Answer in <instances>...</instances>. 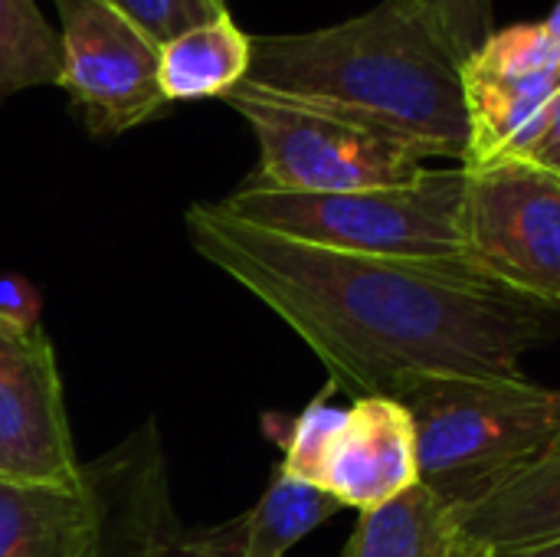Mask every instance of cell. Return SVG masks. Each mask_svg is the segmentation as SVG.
Here are the masks:
<instances>
[{"mask_svg": "<svg viewBox=\"0 0 560 557\" xmlns=\"http://www.w3.org/2000/svg\"><path fill=\"white\" fill-rule=\"evenodd\" d=\"M223 102L236 108L256 135L259 171L246 181L253 187L345 194L410 184L427 171L417 151L358 121L243 89H233Z\"/></svg>", "mask_w": 560, "mask_h": 557, "instance_id": "5", "label": "cell"}, {"mask_svg": "<svg viewBox=\"0 0 560 557\" xmlns=\"http://www.w3.org/2000/svg\"><path fill=\"white\" fill-rule=\"evenodd\" d=\"M394 401L413 420L420 486L456 512L528 469L560 433V387L528 378H417Z\"/></svg>", "mask_w": 560, "mask_h": 557, "instance_id": "3", "label": "cell"}, {"mask_svg": "<svg viewBox=\"0 0 560 557\" xmlns=\"http://www.w3.org/2000/svg\"><path fill=\"white\" fill-rule=\"evenodd\" d=\"M243 223L322 250L381 259H469L466 250V167L423 171L410 184L289 194L243 184L220 200Z\"/></svg>", "mask_w": 560, "mask_h": 557, "instance_id": "4", "label": "cell"}, {"mask_svg": "<svg viewBox=\"0 0 560 557\" xmlns=\"http://www.w3.org/2000/svg\"><path fill=\"white\" fill-rule=\"evenodd\" d=\"M236 89L358 121L423 161L469 158L463 66L407 0H381L325 30L253 36Z\"/></svg>", "mask_w": 560, "mask_h": 557, "instance_id": "2", "label": "cell"}, {"mask_svg": "<svg viewBox=\"0 0 560 557\" xmlns=\"http://www.w3.org/2000/svg\"><path fill=\"white\" fill-rule=\"evenodd\" d=\"M463 85L472 128L466 167H479L512 154L560 92V43L545 23L499 30L463 62Z\"/></svg>", "mask_w": 560, "mask_h": 557, "instance_id": "9", "label": "cell"}, {"mask_svg": "<svg viewBox=\"0 0 560 557\" xmlns=\"http://www.w3.org/2000/svg\"><path fill=\"white\" fill-rule=\"evenodd\" d=\"M472 538L492 552L560 538V433L515 479L459 512Z\"/></svg>", "mask_w": 560, "mask_h": 557, "instance_id": "13", "label": "cell"}, {"mask_svg": "<svg viewBox=\"0 0 560 557\" xmlns=\"http://www.w3.org/2000/svg\"><path fill=\"white\" fill-rule=\"evenodd\" d=\"M492 557H560V538L541 542V545H525V548H509V552H492Z\"/></svg>", "mask_w": 560, "mask_h": 557, "instance_id": "23", "label": "cell"}, {"mask_svg": "<svg viewBox=\"0 0 560 557\" xmlns=\"http://www.w3.org/2000/svg\"><path fill=\"white\" fill-rule=\"evenodd\" d=\"M341 502L325 489L276 469L246 515V557H285L305 535L335 519Z\"/></svg>", "mask_w": 560, "mask_h": 557, "instance_id": "15", "label": "cell"}, {"mask_svg": "<svg viewBox=\"0 0 560 557\" xmlns=\"http://www.w3.org/2000/svg\"><path fill=\"white\" fill-rule=\"evenodd\" d=\"M545 26H548V33H551V36H555V39H558V43H560V0H558V3H555L551 16L545 20Z\"/></svg>", "mask_w": 560, "mask_h": 557, "instance_id": "24", "label": "cell"}, {"mask_svg": "<svg viewBox=\"0 0 560 557\" xmlns=\"http://www.w3.org/2000/svg\"><path fill=\"white\" fill-rule=\"evenodd\" d=\"M341 557H492L466 532L459 512L423 486L361 512Z\"/></svg>", "mask_w": 560, "mask_h": 557, "instance_id": "12", "label": "cell"}, {"mask_svg": "<svg viewBox=\"0 0 560 557\" xmlns=\"http://www.w3.org/2000/svg\"><path fill=\"white\" fill-rule=\"evenodd\" d=\"M108 3L158 46L171 43L190 26H200L226 13V0H108Z\"/></svg>", "mask_w": 560, "mask_h": 557, "instance_id": "20", "label": "cell"}, {"mask_svg": "<svg viewBox=\"0 0 560 557\" xmlns=\"http://www.w3.org/2000/svg\"><path fill=\"white\" fill-rule=\"evenodd\" d=\"M141 476L135 492L138 557H246V515L213 529H180L171 515L161 469Z\"/></svg>", "mask_w": 560, "mask_h": 557, "instance_id": "16", "label": "cell"}, {"mask_svg": "<svg viewBox=\"0 0 560 557\" xmlns=\"http://www.w3.org/2000/svg\"><path fill=\"white\" fill-rule=\"evenodd\" d=\"M62 69L59 30L36 0H0V102L23 89L56 85Z\"/></svg>", "mask_w": 560, "mask_h": 557, "instance_id": "17", "label": "cell"}, {"mask_svg": "<svg viewBox=\"0 0 560 557\" xmlns=\"http://www.w3.org/2000/svg\"><path fill=\"white\" fill-rule=\"evenodd\" d=\"M0 479L79 486V463L52 341L0 315Z\"/></svg>", "mask_w": 560, "mask_h": 557, "instance_id": "8", "label": "cell"}, {"mask_svg": "<svg viewBox=\"0 0 560 557\" xmlns=\"http://www.w3.org/2000/svg\"><path fill=\"white\" fill-rule=\"evenodd\" d=\"M338 387L328 381V387L292 420V427L285 430L282 437V463L279 469L289 473L292 479H302V483H312L318 486L322 479V466H325V456L345 423V410L348 407H335L331 404V394ZM322 489V486H318Z\"/></svg>", "mask_w": 560, "mask_h": 557, "instance_id": "18", "label": "cell"}, {"mask_svg": "<svg viewBox=\"0 0 560 557\" xmlns=\"http://www.w3.org/2000/svg\"><path fill=\"white\" fill-rule=\"evenodd\" d=\"M0 557H105V506L92 479H0Z\"/></svg>", "mask_w": 560, "mask_h": 557, "instance_id": "11", "label": "cell"}, {"mask_svg": "<svg viewBox=\"0 0 560 557\" xmlns=\"http://www.w3.org/2000/svg\"><path fill=\"white\" fill-rule=\"evenodd\" d=\"M59 89L92 138H118L171 102L161 89V46L108 0H56Z\"/></svg>", "mask_w": 560, "mask_h": 557, "instance_id": "7", "label": "cell"}, {"mask_svg": "<svg viewBox=\"0 0 560 557\" xmlns=\"http://www.w3.org/2000/svg\"><path fill=\"white\" fill-rule=\"evenodd\" d=\"M505 158H525L538 167H548V171L560 174V92L551 98L545 115L535 121V128Z\"/></svg>", "mask_w": 560, "mask_h": 557, "instance_id": "21", "label": "cell"}, {"mask_svg": "<svg viewBox=\"0 0 560 557\" xmlns=\"http://www.w3.org/2000/svg\"><path fill=\"white\" fill-rule=\"evenodd\" d=\"M249 62L253 36L230 13H220L164 43L158 76L167 102L226 98L246 79Z\"/></svg>", "mask_w": 560, "mask_h": 557, "instance_id": "14", "label": "cell"}, {"mask_svg": "<svg viewBox=\"0 0 560 557\" xmlns=\"http://www.w3.org/2000/svg\"><path fill=\"white\" fill-rule=\"evenodd\" d=\"M318 486L358 515L420 486L417 433L407 407L394 397H358L345 410Z\"/></svg>", "mask_w": 560, "mask_h": 557, "instance_id": "10", "label": "cell"}, {"mask_svg": "<svg viewBox=\"0 0 560 557\" xmlns=\"http://www.w3.org/2000/svg\"><path fill=\"white\" fill-rule=\"evenodd\" d=\"M463 227L476 266L560 309V174L525 158L466 167Z\"/></svg>", "mask_w": 560, "mask_h": 557, "instance_id": "6", "label": "cell"}, {"mask_svg": "<svg viewBox=\"0 0 560 557\" xmlns=\"http://www.w3.org/2000/svg\"><path fill=\"white\" fill-rule=\"evenodd\" d=\"M39 292L23 276H3L0 279V315L20 325H39Z\"/></svg>", "mask_w": 560, "mask_h": 557, "instance_id": "22", "label": "cell"}, {"mask_svg": "<svg viewBox=\"0 0 560 557\" xmlns=\"http://www.w3.org/2000/svg\"><path fill=\"white\" fill-rule=\"evenodd\" d=\"M184 230L354 401L397 397L417 378L515 381L525 355L560 335V309L502 286L472 259L335 253L243 223L220 204H194Z\"/></svg>", "mask_w": 560, "mask_h": 557, "instance_id": "1", "label": "cell"}, {"mask_svg": "<svg viewBox=\"0 0 560 557\" xmlns=\"http://www.w3.org/2000/svg\"><path fill=\"white\" fill-rule=\"evenodd\" d=\"M446 43V49L469 62L495 33L492 30V0H407Z\"/></svg>", "mask_w": 560, "mask_h": 557, "instance_id": "19", "label": "cell"}]
</instances>
